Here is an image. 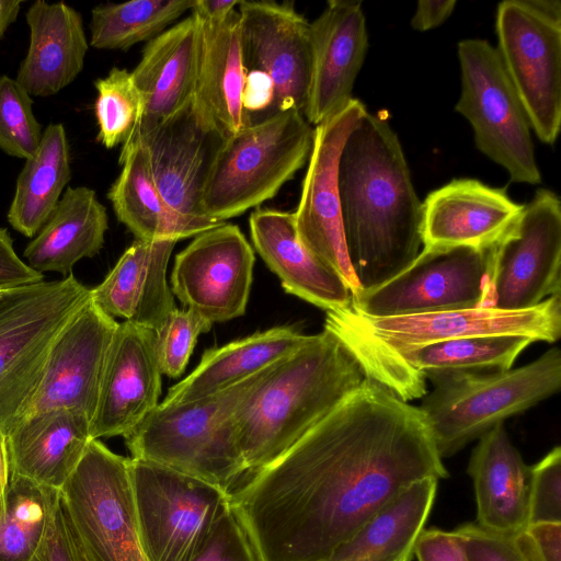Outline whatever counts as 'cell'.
<instances>
[{
    "label": "cell",
    "instance_id": "6da1fadb",
    "mask_svg": "<svg viewBox=\"0 0 561 561\" xmlns=\"http://www.w3.org/2000/svg\"><path fill=\"white\" fill-rule=\"evenodd\" d=\"M447 477L421 409L371 379L229 503L259 561H323L405 489Z\"/></svg>",
    "mask_w": 561,
    "mask_h": 561
},
{
    "label": "cell",
    "instance_id": "7a4b0ae2",
    "mask_svg": "<svg viewBox=\"0 0 561 561\" xmlns=\"http://www.w3.org/2000/svg\"><path fill=\"white\" fill-rule=\"evenodd\" d=\"M336 183L350 263L362 290L377 287L423 244L422 202L387 119L364 113L343 144Z\"/></svg>",
    "mask_w": 561,
    "mask_h": 561
},
{
    "label": "cell",
    "instance_id": "3957f363",
    "mask_svg": "<svg viewBox=\"0 0 561 561\" xmlns=\"http://www.w3.org/2000/svg\"><path fill=\"white\" fill-rule=\"evenodd\" d=\"M371 379L356 350L327 324L257 373L233 413L245 476L276 460Z\"/></svg>",
    "mask_w": 561,
    "mask_h": 561
},
{
    "label": "cell",
    "instance_id": "277c9868",
    "mask_svg": "<svg viewBox=\"0 0 561 561\" xmlns=\"http://www.w3.org/2000/svg\"><path fill=\"white\" fill-rule=\"evenodd\" d=\"M256 375L205 398L159 403L123 436L130 458L172 469L229 493L247 474L233 413Z\"/></svg>",
    "mask_w": 561,
    "mask_h": 561
},
{
    "label": "cell",
    "instance_id": "5b68a950",
    "mask_svg": "<svg viewBox=\"0 0 561 561\" xmlns=\"http://www.w3.org/2000/svg\"><path fill=\"white\" fill-rule=\"evenodd\" d=\"M313 137L304 114L287 108L222 140L204 184L203 214L225 222L273 198L308 162Z\"/></svg>",
    "mask_w": 561,
    "mask_h": 561
},
{
    "label": "cell",
    "instance_id": "8992f818",
    "mask_svg": "<svg viewBox=\"0 0 561 561\" xmlns=\"http://www.w3.org/2000/svg\"><path fill=\"white\" fill-rule=\"evenodd\" d=\"M89 299L90 289L72 273L0 290V430L4 435L25 416L56 337Z\"/></svg>",
    "mask_w": 561,
    "mask_h": 561
},
{
    "label": "cell",
    "instance_id": "52a82bcc",
    "mask_svg": "<svg viewBox=\"0 0 561 561\" xmlns=\"http://www.w3.org/2000/svg\"><path fill=\"white\" fill-rule=\"evenodd\" d=\"M433 386L420 409L443 459L557 393L561 387V353L551 347L515 369L457 376Z\"/></svg>",
    "mask_w": 561,
    "mask_h": 561
},
{
    "label": "cell",
    "instance_id": "ba28073f",
    "mask_svg": "<svg viewBox=\"0 0 561 561\" xmlns=\"http://www.w3.org/2000/svg\"><path fill=\"white\" fill-rule=\"evenodd\" d=\"M324 324L348 341L373 375L374 367L385 356L438 341L522 335L534 342L553 343L561 334V297L556 295L536 307L518 311L478 307L388 318L363 316L350 307L327 311Z\"/></svg>",
    "mask_w": 561,
    "mask_h": 561
},
{
    "label": "cell",
    "instance_id": "9c48e42d",
    "mask_svg": "<svg viewBox=\"0 0 561 561\" xmlns=\"http://www.w3.org/2000/svg\"><path fill=\"white\" fill-rule=\"evenodd\" d=\"M59 497L88 561H149L138 529L129 458L92 439Z\"/></svg>",
    "mask_w": 561,
    "mask_h": 561
},
{
    "label": "cell",
    "instance_id": "30bf717a",
    "mask_svg": "<svg viewBox=\"0 0 561 561\" xmlns=\"http://www.w3.org/2000/svg\"><path fill=\"white\" fill-rule=\"evenodd\" d=\"M461 93L455 110L468 119L477 148L511 181L539 184L531 127L495 47L480 38L458 43Z\"/></svg>",
    "mask_w": 561,
    "mask_h": 561
},
{
    "label": "cell",
    "instance_id": "8fae6325",
    "mask_svg": "<svg viewBox=\"0 0 561 561\" xmlns=\"http://www.w3.org/2000/svg\"><path fill=\"white\" fill-rule=\"evenodd\" d=\"M129 477L149 561H191L230 506L229 493L152 462L129 458Z\"/></svg>",
    "mask_w": 561,
    "mask_h": 561
},
{
    "label": "cell",
    "instance_id": "7c38bea8",
    "mask_svg": "<svg viewBox=\"0 0 561 561\" xmlns=\"http://www.w3.org/2000/svg\"><path fill=\"white\" fill-rule=\"evenodd\" d=\"M491 307L489 251L424 247L413 262L381 285L360 290L351 308L388 318Z\"/></svg>",
    "mask_w": 561,
    "mask_h": 561
},
{
    "label": "cell",
    "instance_id": "4fadbf2b",
    "mask_svg": "<svg viewBox=\"0 0 561 561\" xmlns=\"http://www.w3.org/2000/svg\"><path fill=\"white\" fill-rule=\"evenodd\" d=\"M491 307L518 311L561 293V202L539 188L488 249Z\"/></svg>",
    "mask_w": 561,
    "mask_h": 561
},
{
    "label": "cell",
    "instance_id": "5bb4252c",
    "mask_svg": "<svg viewBox=\"0 0 561 561\" xmlns=\"http://www.w3.org/2000/svg\"><path fill=\"white\" fill-rule=\"evenodd\" d=\"M495 32V49L531 129L553 145L561 127V23L524 0H506L497 5Z\"/></svg>",
    "mask_w": 561,
    "mask_h": 561
},
{
    "label": "cell",
    "instance_id": "9a60e30c",
    "mask_svg": "<svg viewBox=\"0 0 561 561\" xmlns=\"http://www.w3.org/2000/svg\"><path fill=\"white\" fill-rule=\"evenodd\" d=\"M254 252L237 225L220 224L195 236L175 255L172 294L210 324L244 314Z\"/></svg>",
    "mask_w": 561,
    "mask_h": 561
},
{
    "label": "cell",
    "instance_id": "2e32d148",
    "mask_svg": "<svg viewBox=\"0 0 561 561\" xmlns=\"http://www.w3.org/2000/svg\"><path fill=\"white\" fill-rule=\"evenodd\" d=\"M237 11L245 71L271 81L272 113L304 114L312 75L310 23L291 2L241 0Z\"/></svg>",
    "mask_w": 561,
    "mask_h": 561
},
{
    "label": "cell",
    "instance_id": "e0dca14e",
    "mask_svg": "<svg viewBox=\"0 0 561 561\" xmlns=\"http://www.w3.org/2000/svg\"><path fill=\"white\" fill-rule=\"evenodd\" d=\"M366 111L359 100L353 99L341 112L316 126L299 203L294 211L301 243L346 282L353 297L362 289L346 251L336 171L343 144Z\"/></svg>",
    "mask_w": 561,
    "mask_h": 561
},
{
    "label": "cell",
    "instance_id": "ac0fdd59",
    "mask_svg": "<svg viewBox=\"0 0 561 561\" xmlns=\"http://www.w3.org/2000/svg\"><path fill=\"white\" fill-rule=\"evenodd\" d=\"M117 325L118 322L90 298L56 337L42 382L25 416L66 408L83 413L92 422L107 352Z\"/></svg>",
    "mask_w": 561,
    "mask_h": 561
},
{
    "label": "cell",
    "instance_id": "d6986e66",
    "mask_svg": "<svg viewBox=\"0 0 561 561\" xmlns=\"http://www.w3.org/2000/svg\"><path fill=\"white\" fill-rule=\"evenodd\" d=\"M161 375L156 331L118 323L104 365L91 438L125 436L138 425L159 404Z\"/></svg>",
    "mask_w": 561,
    "mask_h": 561
},
{
    "label": "cell",
    "instance_id": "ffe728a7",
    "mask_svg": "<svg viewBox=\"0 0 561 561\" xmlns=\"http://www.w3.org/2000/svg\"><path fill=\"white\" fill-rule=\"evenodd\" d=\"M534 341L522 335H477L403 348L381 358L373 377L402 400L422 398L432 383L466 375H489L512 368Z\"/></svg>",
    "mask_w": 561,
    "mask_h": 561
},
{
    "label": "cell",
    "instance_id": "44dd1931",
    "mask_svg": "<svg viewBox=\"0 0 561 561\" xmlns=\"http://www.w3.org/2000/svg\"><path fill=\"white\" fill-rule=\"evenodd\" d=\"M312 75L304 116L310 125L328 121L353 100L368 35L362 2L330 0L310 23Z\"/></svg>",
    "mask_w": 561,
    "mask_h": 561
},
{
    "label": "cell",
    "instance_id": "7402d4cb",
    "mask_svg": "<svg viewBox=\"0 0 561 561\" xmlns=\"http://www.w3.org/2000/svg\"><path fill=\"white\" fill-rule=\"evenodd\" d=\"M145 145L154 183L167 204L181 216L222 224L206 217L202 194L213 158L221 144L203 129L191 107L159 123H138L133 130Z\"/></svg>",
    "mask_w": 561,
    "mask_h": 561
},
{
    "label": "cell",
    "instance_id": "603a6c76",
    "mask_svg": "<svg viewBox=\"0 0 561 561\" xmlns=\"http://www.w3.org/2000/svg\"><path fill=\"white\" fill-rule=\"evenodd\" d=\"M522 207L504 188L476 179H454L422 202L423 245L489 249Z\"/></svg>",
    "mask_w": 561,
    "mask_h": 561
},
{
    "label": "cell",
    "instance_id": "cb8c5ba5",
    "mask_svg": "<svg viewBox=\"0 0 561 561\" xmlns=\"http://www.w3.org/2000/svg\"><path fill=\"white\" fill-rule=\"evenodd\" d=\"M249 226L254 248L288 294L325 311L351 307V288L301 243L293 211L259 208Z\"/></svg>",
    "mask_w": 561,
    "mask_h": 561
},
{
    "label": "cell",
    "instance_id": "d4e9b609",
    "mask_svg": "<svg viewBox=\"0 0 561 561\" xmlns=\"http://www.w3.org/2000/svg\"><path fill=\"white\" fill-rule=\"evenodd\" d=\"M178 240L136 239L105 279L90 289L91 300L112 318L158 331L176 309L167 268Z\"/></svg>",
    "mask_w": 561,
    "mask_h": 561
},
{
    "label": "cell",
    "instance_id": "484cf974",
    "mask_svg": "<svg viewBox=\"0 0 561 561\" xmlns=\"http://www.w3.org/2000/svg\"><path fill=\"white\" fill-rule=\"evenodd\" d=\"M202 41L201 22L192 13L147 43L131 71L144 102L139 123L163 122L191 107Z\"/></svg>",
    "mask_w": 561,
    "mask_h": 561
},
{
    "label": "cell",
    "instance_id": "4316f807",
    "mask_svg": "<svg viewBox=\"0 0 561 561\" xmlns=\"http://www.w3.org/2000/svg\"><path fill=\"white\" fill-rule=\"evenodd\" d=\"M90 424L75 409L26 415L5 435L10 474L60 490L92 440Z\"/></svg>",
    "mask_w": 561,
    "mask_h": 561
},
{
    "label": "cell",
    "instance_id": "83f0119b",
    "mask_svg": "<svg viewBox=\"0 0 561 561\" xmlns=\"http://www.w3.org/2000/svg\"><path fill=\"white\" fill-rule=\"evenodd\" d=\"M201 25L202 54L191 112L203 129L225 140L248 125L239 14L234 10L222 23Z\"/></svg>",
    "mask_w": 561,
    "mask_h": 561
},
{
    "label": "cell",
    "instance_id": "f1b7e54d",
    "mask_svg": "<svg viewBox=\"0 0 561 561\" xmlns=\"http://www.w3.org/2000/svg\"><path fill=\"white\" fill-rule=\"evenodd\" d=\"M467 471L474 488L479 526L510 536L527 527L530 467L512 443L504 423L479 438Z\"/></svg>",
    "mask_w": 561,
    "mask_h": 561
},
{
    "label": "cell",
    "instance_id": "f546056e",
    "mask_svg": "<svg viewBox=\"0 0 561 561\" xmlns=\"http://www.w3.org/2000/svg\"><path fill=\"white\" fill-rule=\"evenodd\" d=\"M30 46L15 80L31 96L46 98L82 71L89 42L79 11L65 2H33L26 12Z\"/></svg>",
    "mask_w": 561,
    "mask_h": 561
},
{
    "label": "cell",
    "instance_id": "4dcf8cb0",
    "mask_svg": "<svg viewBox=\"0 0 561 561\" xmlns=\"http://www.w3.org/2000/svg\"><path fill=\"white\" fill-rule=\"evenodd\" d=\"M119 163L121 173L107 198L136 239L179 241L220 225L187 219L167 204L152 178L148 151L135 133L123 145Z\"/></svg>",
    "mask_w": 561,
    "mask_h": 561
},
{
    "label": "cell",
    "instance_id": "1f68e13d",
    "mask_svg": "<svg viewBox=\"0 0 561 561\" xmlns=\"http://www.w3.org/2000/svg\"><path fill=\"white\" fill-rule=\"evenodd\" d=\"M108 218L105 206L88 186L68 187L48 220L23 251L33 270L67 276L77 262L103 248Z\"/></svg>",
    "mask_w": 561,
    "mask_h": 561
},
{
    "label": "cell",
    "instance_id": "d6a6232c",
    "mask_svg": "<svg viewBox=\"0 0 561 561\" xmlns=\"http://www.w3.org/2000/svg\"><path fill=\"white\" fill-rule=\"evenodd\" d=\"M308 337L291 327H276L209 348L197 367L169 389L161 403H184L226 390L291 353Z\"/></svg>",
    "mask_w": 561,
    "mask_h": 561
},
{
    "label": "cell",
    "instance_id": "836d02e7",
    "mask_svg": "<svg viewBox=\"0 0 561 561\" xmlns=\"http://www.w3.org/2000/svg\"><path fill=\"white\" fill-rule=\"evenodd\" d=\"M438 481L415 482L368 518L323 561H411Z\"/></svg>",
    "mask_w": 561,
    "mask_h": 561
},
{
    "label": "cell",
    "instance_id": "e575fe53",
    "mask_svg": "<svg viewBox=\"0 0 561 561\" xmlns=\"http://www.w3.org/2000/svg\"><path fill=\"white\" fill-rule=\"evenodd\" d=\"M71 180L70 147L65 126L48 124L35 153L20 171L7 218L11 227L34 238L50 217Z\"/></svg>",
    "mask_w": 561,
    "mask_h": 561
},
{
    "label": "cell",
    "instance_id": "d590c367",
    "mask_svg": "<svg viewBox=\"0 0 561 561\" xmlns=\"http://www.w3.org/2000/svg\"><path fill=\"white\" fill-rule=\"evenodd\" d=\"M59 500V490L10 474L0 501V561H31Z\"/></svg>",
    "mask_w": 561,
    "mask_h": 561
},
{
    "label": "cell",
    "instance_id": "8d00e7d4",
    "mask_svg": "<svg viewBox=\"0 0 561 561\" xmlns=\"http://www.w3.org/2000/svg\"><path fill=\"white\" fill-rule=\"evenodd\" d=\"M196 0H131L106 3L91 11L90 45L98 49L126 50L160 35L192 10Z\"/></svg>",
    "mask_w": 561,
    "mask_h": 561
},
{
    "label": "cell",
    "instance_id": "74e56055",
    "mask_svg": "<svg viewBox=\"0 0 561 561\" xmlns=\"http://www.w3.org/2000/svg\"><path fill=\"white\" fill-rule=\"evenodd\" d=\"M94 87L98 141L107 149L124 145L144 114L142 98L131 72L114 67L106 77L95 80Z\"/></svg>",
    "mask_w": 561,
    "mask_h": 561
},
{
    "label": "cell",
    "instance_id": "f35d334b",
    "mask_svg": "<svg viewBox=\"0 0 561 561\" xmlns=\"http://www.w3.org/2000/svg\"><path fill=\"white\" fill-rule=\"evenodd\" d=\"M42 136L32 96L15 79L0 76V150L26 160L37 150Z\"/></svg>",
    "mask_w": 561,
    "mask_h": 561
},
{
    "label": "cell",
    "instance_id": "ab89813d",
    "mask_svg": "<svg viewBox=\"0 0 561 561\" xmlns=\"http://www.w3.org/2000/svg\"><path fill=\"white\" fill-rule=\"evenodd\" d=\"M211 325L188 308L173 310L156 331V355L161 374L170 378L180 377L198 335L209 331Z\"/></svg>",
    "mask_w": 561,
    "mask_h": 561
},
{
    "label": "cell",
    "instance_id": "60d3db41",
    "mask_svg": "<svg viewBox=\"0 0 561 561\" xmlns=\"http://www.w3.org/2000/svg\"><path fill=\"white\" fill-rule=\"evenodd\" d=\"M561 523V448L530 467L528 525Z\"/></svg>",
    "mask_w": 561,
    "mask_h": 561
},
{
    "label": "cell",
    "instance_id": "b9f144b4",
    "mask_svg": "<svg viewBox=\"0 0 561 561\" xmlns=\"http://www.w3.org/2000/svg\"><path fill=\"white\" fill-rule=\"evenodd\" d=\"M191 561H259L254 548L232 512L227 508Z\"/></svg>",
    "mask_w": 561,
    "mask_h": 561
},
{
    "label": "cell",
    "instance_id": "7bdbcfd3",
    "mask_svg": "<svg viewBox=\"0 0 561 561\" xmlns=\"http://www.w3.org/2000/svg\"><path fill=\"white\" fill-rule=\"evenodd\" d=\"M470 561H527L515 536L496 534L476 522L454 529Z\"/></svg>",
    "mask_w": 561,
    "mask_h": 561
},
{
    "label": "cell",
    "instance_id": "ee69618b",
    "mask_svg": "<svg viewBox=\"0 0 561 561\" xmlns=\"http://www.w3.org/2000/svg\"><path fill=\"white\" fill-rule=\"evenodd\" d=\"M31 561H88L66 517L60 497L45 537Z\"/></svg>",
    "mask_w": 561,
    "mask_h": 561
},
{
    "label": "cell",
    "instance_id": "f6af8a7d",
    "mask_svg": "<svg viewBox=\"0 0 561 561\" xmlns=\"http://www.w3.org/2000/svg\"><path fill=\"white\" fill-rule=\"evenodd\" d=\"M527 561H561V523H537L515 535Z\"/></svg>",
    "mask_w": 561,
    "mask_h": 561
},
{
    "label": "cell",
    "instance_id": "bcb514c9",
    "mask_svg": "<svg viewBox=\"0 0 561 561\" xmlns=\"http://www.w3.org/2000/svg\"><path fill=\"white\" fill-rule=\"evenodd\" d=\"M416 561H470L457 535L438 528H423L413 550Z\"/></svg>",
    "mask_w": 561,
    "mask_h": 561
},
{
    "label": "cell",
    "instance_id": "7dc6e473",
    "mask_svg": "<svg viewBox=\"0 0 561 561\" xmlns=\"http://www.w3.org/2000/svg\"><path fill=\"white\" fill-rule=\"evenodd\" d=\"M44 280V274L33 270L15 252L7 228L0 227V290Z\"/></svg>",
    "mask_w": 561,
    "mask_h": 561
},
{
    "label": "cell",
    "instance_id": "c3c4849f",
    "mask_svg": "<svg viewBox=\"0 0 561 561\" xmlns=\"http://www.w3.org/2000/svg\"><path fill=\"white\" fill-rule=\"evenodd\" d=\"M457 1H419L411 26L416 31H427L443 24L453 13Z\"/></svg>",
    "mask_w": 561,
    "mask_h": 561
},
{
    "label": "cell",
    "instance_id": "681fc988",
    "mask_svg": "<svg viewBox=\"0 0 561 561\" xmlns=\"http://www.w3.org/2000/svg\"><path fill=\"white\" fill-rule=\"evenodd\" d=\"M239 2L237 0H196L191 11L202 23L216 25L226 21Z\"/></svg>",
    "mask_w": 561,
    "mask_h": 561
},
{
    "label": "cell",
    "instance_id": "f907efd6",
    "mask_svg": "<svg viewBox=\"0 0 561 561\" xmlns=\"http://www.w3.org/2000/svg\"><path fill=\"white\" fill-rule=\"evenodd\" d=\"M23 3V0H0V41L9 26L16 21Z\"/></svg>",
    "mask_w": 561,
    "mask_h": 561
},
{
    "label": "cell",
    "instance_id": "816d5d0a",
    "mask_svg": "<svg viewBox=\"0 0 561 561\" xmlns=\"http://www.w3.org/2000/svg\"><path fill=\"white\" fill-rule=\"evenodd\" d=\"M537 13L561 23V3L559 0H524Z\"/></svg>",
    "mask_w": 561,
    "mask_h": 561
},
{
    "label": "cell",
    "instance_id": "f5cc1de1",
    "mask_svg": "<svg viewBox=\"0 0 561 561\" xmlns=\"http://www.w3.org/2000/svg\"><path fill=\"white\" fill-rule=\"evenodd\" d=\"M10 480V468L7 451L5 435L0 430V501L5 495Z\"/></svg>",
    "mask_w": 561,
    "mask_h": 561
}]
</instances>
